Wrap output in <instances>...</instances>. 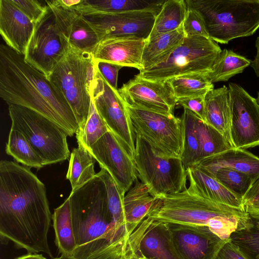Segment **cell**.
Listing matches in <instances>:
<instances>
[{"instance_id": "1", "label": "cell", "mask_w": 259, "mask_h": 259, "mask_svg": "<svg viewBox=\"0 0 259 259\" xmlns=\"http://www.w3.org/2000/svg\"><path fill=\"white\" fill-rule=\"evenodd\" d=\"M52 215L44 184L30 168L0 162V234L29 253L53 258L48 241Z\"/></svg>"}, {"instance_id": "2", "label": "cell", "mask_w": 259, "mask_h": 259, "mask_svg": "<svg viewBox=\"0 0 259 259\" xmlns=\"http://www.w3.org/2000/svg\"><path fill=\"white\" fill-rule=\"evenodd\" d=\"M0 96L9 105L31 109L63 128L68 136L79 128L65 98L42 72L27 63L24 55L0 46Z\"/></svg>"}, {"instance_id": "3", "label": "cell", "mask_w": 259, "mask_h": 259, "mask_svg": "<svg viewBox=\"0 0 259 259\" xmlns=\"http://www.w3.org/2000/svg\"><path fill=\"white\" fill-rule=\"evenodd\" d=\"M72 222L77 248L70 257L87 259L123 235L132 233L119 229L109 210L106 190L96 175L71 191Z\"/></svg>"}, {"instance_id": "4", "label": "cell", "mask_w": 259, "mask_h": 259, "mask_svg": "<svg viewBox=\"0 0 259 259\" xmlns=\"http://www.w3.org/2000/svg\"><path fill=\"white\" fill-rule=\"evenodd\" d=\"M155 198L147 217L167 224L206 226L224 240L252 223L245 210L212 201L187 189Z\"/></svg>"}, {"instance_id": "5", "label": "cell", "mask_w": 259, "mask_h": 259, "mask_svg": "<svg viewBox=\"0 0 259 259\" xmlns=\"http://www.w3.org/2000/svg\"><path fill=\"white\" fill-rule=\"evenodd\" d=\"M201 16L209 38L227 44L259 28V0H185Z\"/></svg>"}, {"instance_id": "6", "label": "cell", "mask_w": 259, "mask_h": 259, "mask_svg": "<svg viewBox=\"0 0 259 259\" xmlns=\"http://www.w3.org/2000/svg\"><path fill=\"white\" fill-rule=\"evenodd\" d=\"M96 67L92 53L69 45L66 55L48 77L69 104L78 129L84 126L88 118L91 103V87Z\"/></svg>"}, {"instance_id": "7", "label": "cell", "mask_w": 259, "mask_h": 259, "mask_svg": "<svg viewBox=\"0 0 259 259\" xmlns=\"http://www.w3.org/2000/svg\"><path fill=\"white\" fill-rule=\"evenodd\" d=\"M11 127L21 133L40 156L44 166L70 156L66 132L53 121L28 108L9 105Z\"/></svg>"}, {"instance_id": "8", "label": "cell", "mask_w": 259, "mask_h": 259, "mask_svg": "<svg viewBox=\"0 0 259 259\" xmlns=\"http://www.w3.org/2000/svg\"><path fill=\"white\" fill-rule=\"evenodd\" d=\"M221 51L218 43L209 38L185 36L165 61L140 71L137 75L151 80L165 81L187 74L207 73Z\"/></svg>"}, {"instance_id": "9", "label": "cell", "mask_w": 259, "mask_h": 259, "mask_svg": "<svg viewBox=\"0 0 259 259\" xmlns=\"http://www.w3.org/2000/svg\"><path fill=\"white\" fill-rule=\"evenodd\" d=\"M134 160L138 177L154 197L187 189V171L181 158L157 155L142 138L136 135Z\"/></svg>"}, {"instance_id": "10", "label": "cell", "mask_w": 259, "mask_h": 259, "mask_svg": "<svg viewBox=\"0 0 259 259\" xmlns=\"http://www.w3.org/2000/svg\"><path fill=\"white\" fill-rule=\"evenodd\" d=\"M125 104L136 135L145 140L157 155L181 159L184 137L181 118Z\"/></svg>"}, {"instance_id": "11", "label": "cell", "mask_w": 259, "mask_h": 259, "mask_svg": "<svg viewBox=\"0 0 259 259\" xmlns=\"http://www.w3.org/2000/svg\"><path fill=\"white\" fill-rule=\"evenodd\" d=\"M91 96L97 111L109 130L134 159L136 134L125 103L118 90L109 84L97 67L91 87Z\"/></svg>"}, {"instance_id": "12", "label": "cell", "mask_w": 259, "mask_h": 259, "mask_svg": "<svg viewBox=\"0 0 259 259\" xmlns=\"http://www.w3.org/2000/svg\"><path fill=\"white\" fill-rule=\"evenodd\" d=\"M68 46L59 33L54 15L49 7L43 18L35 25L24 59L48 77L66 55Z\"/></svg>"}, {"instance_id": "13", "label": "cell", "mask_w": 259, "mask_h": 259, "mask_svg": "<svg viewBox=\"0 0 259 259\" xmlns=\"http://www.w3.org/2000/svg\"><path fill=\"white\" fill-rule=\"evenodd\" d=\"M233 147L246 150L259 146V105L241 85L229 83Z\"/></svg>"}, {"instance_id": "14", "label": "cell", "mask_w": 259, "mask_h": 259, "mask_svg": "<svg viewBox=\"0 0 259 259\" xmlns=\"http://www.w3.org/2000/svg\"><path fill=\"white\" fill-rule=\"evenodd\" d=\"M99 41L108 37H136L147 40L157 14L147 11L82 14Z\"/></svg>"}, {"instance_id": "15", "label": "cell", "mask_w": 259, "mask_h": 259, "mask_svg": "<svg viewBox=\"0 0 259 259\" xmlns=\"http://www.w3.org/2000/svg\"><path fill=\"white\" fill-rule=\"evenodd\" d=\"M88 151L124 193L138 179L134 159L110 131L105 134Z\"/></svg>"}, {"instance_id": "16", "label": "cell", "mask_w": 259, "mask_h": 259, "mask_svg": "<svg viewBox=\"0 0 259 259\" xmlns=\"http://www.w3.org/2000/svg\"><path fill=\"white\" fill-rule=\"evenodd\" d=\"M167 224L180 259H215L228 240L222 239L206 226Z\"/></svg>"}, {"instance_id": "17", "label": "cell", "mask_w": 259, "mask_h": 259, "mask_svg": "<svg viewBox=\"0 0 259 259\" xmlns=\"http://www.w3.org/2000/svg\"><path fill=\"white\" fill-rule=\"evenodd\" d=\"M118 91L127 104L167 115H174L177 100L167 81H154L136 75Z\"/></svg>"}, {"instance_id": "18", "label": "cell", "mask_w": 259, "mask_h": 259, "mask_svg": "<svg viewBox=\"0 0 259 259\" xmlns=\"http://www.w3.org/2000/svg\"><path fill=\"white\" fill-rule=\"evenodd\" d=\"M45 3L54 15L60 35L70 46L93 53L99 39L82 14L73 8L58 6L53 1H46Z\"/></svg>"}, {"instance_id": "19", "label": "cell", "mask_w": 259, "mask_h": 259, "mask_svg": "<svg viewBox=\"0 0 259 259\" xmlns=\"http://www.w3.org/2000/svg\"><path fill=\"white\" fill-rule=\"evenodd\" d=\"M134 251L149 259H180L166 223L147 217L134 231Z\"/></svg>"}, {"instance_id": "20", "label": "cell", "mask_w": 259, "mask_h": 259, "mask_svg": "<svg viewBox=\"0 0 259 259\" xmlns=\"http://www.w3.org/2000/svg\"><path fill=\"white\" fill-rule=\"evenodd\" d=\"M146 41L136 37L104 38L99 41L93 51V58L95 62H108L141 71Z\"/></svg>"}, {"instance_id": "21", "label": "cell", "mask_w": 259, "mask_h": 259, "mask_svg": "<svg viewBox=\"0 0 259 259\" xmlns=\"http://www.w3.org/2000/svg\"><path fill=\"white\" fill-rule=\"evenodd\" d=\"M35 25L10 0L0 1V34L14 51L25 54Z\"/></svg>"}, {"instance_id": "22", "label": "cell", "mask_w": 259, "mask_h": 259, "mask_svg": "<svg viewBox=\"0 0 259 259\" xmlns=\"http://www.w3.org/2000/svg\"><path fill=\"white\" fill-rule=\"evenodd\" d=\"M190 193L218 203L245 210L243 199L235 194L214 177L196 165L186 169Z\"/></svg>"}, {"instance_id": "23", "label": "cell", "mask_w": 259, "mask_h": 259, "mask_svg": "<svg viewBox=\"0 0 259 259\" xmlns=\"http://www.w3.org/2000/svg\"><path fill=\"white\" fill-rule=\"evenodd\" d=\"M194 165L212 176L222 168L246 173L254 180L259 176V157L246 150L235 147L204 158Z\"/></svg>"}, {"instance_id": "24", "label": "cell", "mask_w": 259, "mask_h": 259, "mask_svg": "<svg viewBox=\"0 0 259 259\" xmlns=\"http://www.w3.org/2000/svg\"><path fill=\"white\" fill-rule=\"evenodd\" d=\"M205 122L220 132L231 147L230 91L225 85L209 91L204 99Z\"/></svg>"}, {"instance_id": "25", "label": "cell", "mask_w": 259, "mask_h": 259, "mask_svg": "<svg viewBox=\"0 0 259 259\" xmlns=\"http://www.w3.org/2000/svg\"><path fill=\"white\" fill-rule=\"evenodd\" d=\"M165 0H82L74 9L82 14L147 11L158 15Z\"/></svg>"}, {"instance_id": "26", "label": "cell", "mask_w": 259, "mask_h": 259, "mask_svg": "<svg viewBox=\"0 0 259 259\" xmlns=\"http://www.w3.org/2000/svg\"><path fill=\"white\" fill-rule=\"evenodd\" d=\"M155 199L143 183L138 179L135 182L124 198L125 221L131 231L147 218Z\"/></svg>"}, {"instance_id": "27", "label": "cell", "mask_w": 259, "mask_h": 259, "mask_svg": "<svg viewBox=\"0 0 259 259\" xmlns=\"http://www.w3.org/2000/svg\"><path fill=\"white\" fill-rule=\"evenodd\" d=\"M185 35L183 25L178 29L146 41L143 49V70L151 68L165 61L183 40Z\"/></svg>"}, {"instance_id": "28", "label": "cell", "mask_w": 259, "mask_h": 259, "mask_svg": "<svg viewBox=\"0 0 259 259\" xmlns=\"http://www.w3.org/2000/svg\"><path fill=\"white\" fill-rule=\"evenodd\" d=\"M55 243L61 255L70 256L77 248L72 222L70 200L67 198L52 215Z\"/></svg>"}, {"instance_id": "29", "label": "cell", "mask_w": 259, "mask_h": 259, "mask_svg": "<svg viewBox=\"0 0 259 259\" xmlns=\"http://www.w3.org/2000/svg\"><path fill=\"white\" fill-rule=\"evenodd\" d=\"M187 10L185 1L165 0L161 11L156 17L152 31L146 41L181 27Z\"/></svg>"}, {"instance_id": "30", "label": "cell", "mask_w": 259, "mask_h": 259, "mask_svg": "<svg viewBox=\"0 0 259 259\" xmlns=\"http://www.w3.org/2000/svg\"><path fill=\"white\" fill-rule=\"evenodd\" d=\"M96 160L84 147L78 145L70 154L66 179L70 183L73 191L96 175L95 164Z\"/></svg>"}, {"instance_id": "31", "label": "cell", "mask_w": 259, "mask_h": 259, "mask_svg": "<svg viewBox=\"0 0 259 259\" xmlns=\"http://www.w3.org/2000/svg\"><path fill=\"white\" fill-rule=\"evenodd\" d=\"M251 60L231 50H222L207 76L213 83L227 81L236 74L242 73L250 65Z\"/></svg>"}, {"instance_id": "32", "label": "cell", "mask_w": 259, "mask_h": 259, "mask_svg": "<svg viewBox=\"0 0 259 259\" xmlns=\"http://www.w3.org/2000/svg\"><path fill=\"white\" fill-rule=\"evenodd\" d=\"M207 73L187 74L166 81L169 83L177 100L205 96L209 91L214 89L213 84L208 78Z\"/></svg>"}, {"instance_id": "33", "label": "cell", "mask_w": 259, "mask_h": 259, "mask_svg": "<svg viewBox=\"0 0 259 259\" xmlns=\"http://www.w3.org/2000/svg\"><path fill=\"white\" fill-rule=\"evenodd\" d=\"M6 152L27 167L38 169L44 166L40 156L26 138L11 127L6 145Z\"/></svg>"}, {"instance_id": "34", "label": "cell", "mask_w": 259, "mask_h": 259, "mask_svg": "<svg viewBox=\"0 0 259 259\" xmlns=\"http://www.w3.org/2000/svg\"><path fill=\"white\" fill-rule=\"evenodd\" d=\"M194 126L200 147V160L232 148L220 132L195 113Z\"/></svg>"}, {"instance_id": "35", "label": "cell", "mask_w": 259, "mask_h": 259, "mask_svg": "<svg viewBox=\"0 0 259 259\" xmlns=\"http://www.w3.org/2000/svg\"><path fill=\"white\" fill-rule=\"evenodd\" d=\"M97 174L105 185L109 210L117 227L122 230L132 233L133 232L128 228L125 221L124 210L125 193L105 169L101 168Z\"/></svg>"}, {"instance_id": "36", "label": "cell", "mask_w": 259, "mask_h": 259, "mask_svg": "<svg viewBox=\"0 0 259 259\" xmlns=\"http://www.w3.org/2000/svg\"><path fill=\"white\" fill-rule=\"evenodd\" d=\"M184 128L181 160L186 169L200 160V147L194 126V113L184 108L181 116Z\"/></svg>"}, {"instance_id": "37", "label": "cell", "mask_w": 259, "mask_h": 259, "mask_svg": "<svg viewBox=\"0 0 259 259\" xmlns=\"http://www.w3.org/2000/svg\"><path fill=\"white\" fill-rule=\"evenodd\" d=\"M109 131L97 111L91 99L87 121L84 126L82 128L78 129L75 133L78 145L88 150Z\"/></svg>"}, {"instance_id": "38", "label": "cell", "mask_w": 259, "mask_h": 259, "mask_svg": "<svg viewBox=\"0 0 259 259\" xmlns=\"http://www.w3.org/2000/svg\"><path fill=\"white\" fill-rule=\"evenodd\" d=\"M248 259H259V220L233 232L229 238Z\"/></svg>"}, {"instance_id": "39", "label": "cell", "mask_w": 259, "mask_h": 259, "mask_svg": "<svg viewBox=\"0 0 259 259\" xmlns=\"http://www.w3.org/2000/svg\"><path fill=\"white\" fill-rule=\"evenodd\" d=\"M213 177L229 190L242 199L254 180L246 173L228 168L218 169Z\"/></svg>"}, {"instance_id": "40", "label": "cell", "mask_w": 259, "mask_h": 259, "mask_svg": "<svg viewBox=\"0 0 259 259\" xmlns=\"http://www.w3.org/2000/svg\"><path fill=\"white\" fill-rule=\"evenodd\" d=\"M132 233L123 235L87 259H127L133 251L131 238ZM51 259L73 258L70 256L61 255L60 257H53Z\"/></svg>"}, {"instance_id": "41", "label": "cell", "mask_w": 259, "mask_h": 259, "mask_svg": "<svg viewBox=\"0 0 259 259\" xmlns=\"http://www.w3.org/2000/svg\"><path fill=\"white\" fill-rule=\"evenodd\" d=\"M33 23L39 22L47 13L49 7L36 0H10Z\"/></svg>"}, {"instance_id": "42", "label": "cell", "mask_w": 259, "mask_h": 259, "mask_svg": "<svg viewBox=\"0 0 259 259\" xmlns=\"http://www.w3.org/2000/svg\"><path fill=\"white\" fill-rule=\"evenodd\" d=\"M183 29L185 36H201L209 38L202 18L192 8H188Z\"/></svg>"}, {"instance_id": "43", "label": "cell", "mask_w": 259, "mask_h": 259, "mask_svg": "<svg viewBox=\"0 0 259 259\" xmlns=\"http://www.w3.org/2000/svg\"><path fill=\"white\" fill-rule=\"evenodd\" d=\"M97 69L109 84L115 90L117 89V78L119 70L122 66L105 61L96 62Z\"/></svg>"}, {"instance_id": "44", "label": "cell", "mask_w": 259, "mask_h": 259, "mask_svg": "<svg viewBox=\"0 0 259 259\" xmlns=\"http://www.w3.org/2000/svg\"><path fill=\"white\" fill-rule=\"evenodd\" d=\"M205 96H198L179 99L177 100V104L180 105L183 107V108H186L192 111L200 119L205 122Z\"/></svg>"}, {"instance_id": "45", "label": "cell", "mask_w": 259, "mask_h": 259, "mask_svg": "<svg viewBox=\"0 0 259 259\" xmlns=\"http://www.w3.org/2000/svg\"><path fill=\"white\" fill-rule=\"evenodd\" d=\"M215 259H248L229 238L220 249Z\"/></svg>"}, {"instance_id": "46", "label": "cell", "mask_w": 259, "mask_h": 259, "mask_svg": "<svg viewBox=\"0 0 259 259\" xmlns=\"http://www.w3.org/2000/svg\"><path fill=\"white\" fill-rule=\"evenodd\" d=\"M244 209L259 204V176L256 178L243 198Z\"/></svg>"}, {"instance_id": "47", "label": "cell", "mask_w": 259, "mask_h": 259, "mask_svg": "<svg viewBox=\"0 0 259 259\" xmlns=\"http://www.w3.org/2000/svg\"><path fill=\"white\" fill-rule=\"evenodd\" d=\"M255 47L256 49V54L254 59L251 61L250 66L253 69L256 75L259 77V36L256 38Z\"/></svg>"}, {"instance_id": "48", "label": "cell", "mask_w": 259, "mask_h": 259, "mask_svg": "<svg viewBox=\"0 0 259 259\" xmlns=\"http://www.w3.org/2000/svg\"><path fill=\"white\" fill-rule=\"evenodd\" d=\"M82 0H53L56 5L64 8H72L78 5Z\"/></svg>"}, {"instance_id": "49", "label": "cell", "mask_w": 259, "mask_h": 259, "mask_svg": "<svg viewBox=\"0 0 259 259\" xmlns=\"http://www.w3.org/2000/svg\"><path fill=\"white\" fill-rule=\"evenodd\" d=\"M245 210L252 219L259 220V204L245 208Z\"/></svg>"}, {"instance_id": "50", "label": "cell", "mask_w": 259, "mask_h": 259, "mask_svg": "<svg viewBox=\"0 0 259 259\" xmlns=\"http://www.w3.org/2000/svg\"><path fill=\"white\" fill-rule=\"evenodd\" d=\"M15 259H46L42 254L28 253L27 254L18 257Z\"/></svg>"}, {"instance_id": "51", "label": "cell", "mask_w": 259, "mask_h": 259, "mask_svg": "<svg viewBox=\"0 0 259 259\" xmlns=\"http://www.w3.org/2000/svg\"><path fill=\"white\" fill-rule=\"evenodd\" d=\"M128 259H149L146 258L136 252H135L134 251L128 257Z\"/></svg>"}, {"instance_id": "52", "label": "cell", "mask_w": 259, "mask_h": 259, "mask_svg": "<svg viewBox=\"0 0 259 259\" xmlns=\"http://www.w3.org/2000/svg\"><path fill=\"white\" fill-rule=\"evenodd\" d=\"M256 99L257 103L259 105V92H258V93H257V98H256Z\"/></svg>"}, {"instance_id": "53", "label": "cell", "mask_w": 259, "mask_h": 259, "mask_svg": "<svg viewBox=\"0 0 259 259\" xmlns=\"http://www.w3.org/2000/svg\"><path fill=\"white\" fill-rule=\"evenodd\" d=\"M127 259H128V258H127Z\"/></svg>"}]
</instances>
